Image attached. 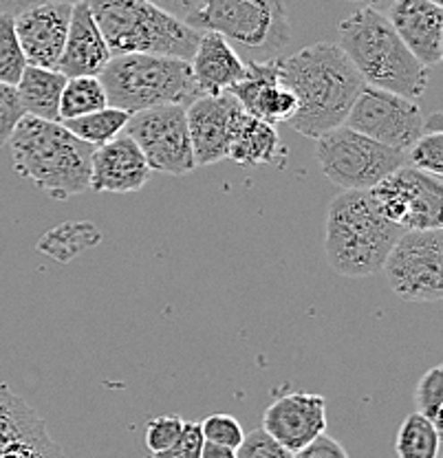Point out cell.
Segmentation results:
<instances>
[{"label": "cell", "mask_w": 443, "mask_h": 458, "mask_svg": "<svg viewBox=\"0 0 443 458\" xmlns=\"http://www.w3.org/2000/svg\"><path fill=\"white\" fill-rule=\"evenodd\" d=\"M404 229L388 221L369 190H342L327 212L325 251L336 274L366 278L382 271Z\"/></svg>", "instance_id": "cell-4"}, {"label": "cell", "mask_w": 443, "mask_h": 458, "mask_svg": "<svg viewBox=\"0 0 443 458\" xmlns=\"http://www.w3.org/2000/svg\"><path fill=\"white\" fill-rule=\"evenodd\" d=\"M203 443L206 438H203L201 426L197 421H183L179 438L168 450L161 452L159 458H201Z\"/></svg>", "instance_id": "cell-36"}, {"label": "cell", "mask_w": 443, "mask_h": 458, "mask_svg": "<svg viewBox=\"0 0 443 458\" xmlns=\"http://www.w3.org/2000/svg\"><path fill=\"white\" fill-rule=\"evenodd\" d=\"M150 3L159 4L161 9L175 13V16L181 18V21H188L190 13L194 12V7H197L199 0H150Z\"/></svg>", "instance_id": "cell-38"}, {"label": "cell", "mask_w": 443, "mask_h": 458, "mask_svg": "<svg viewBox=\"0 0 443 458\" xmlns=\"http://www.w3.org/2000/svg\"><path fill=\"white\" fill-rule=\"evenodd\" d=\"M439 443L441 429L430 419L414 412L404 419L397 432V441H395V450L399 458H437Z\"/></svg>", "instance_id": "cell-26"}, {"label": "cell", "mask_w": 443, "mask_h": 458, "mask_svg": "<svg viewBox=\"0 0 443 458\" xmlns=\"http://www.w3.org/2000/svg\"><path fill=\"white\" fill-rule=\"evenodd\" d=\"M111 55L157 54L192 60L201 31L150 0H87Z\"/></svg>", "instance_id": "cell-5"}, {"label": "cell", "mask_w": 443, "mask_h": 458, "mask_svg": "<svg viewBox=\"0 0 443 458\" xmlns=\"http://www.w3.org/2000/svg\"><path fill=\"white\" fill-rule=\"evenodd\" d=\"M379 212L399 229H439L443 216L441 176L399 165L369 190Z\"/></svg>", "instance_id": "cell-10"}, {"label": "cell", "mask_w": 443, "mask_h": 458, "mask_svg": "<svg viewBox=\"0 0 443 458\" xmlns=\"http://www.w3.org/2000/svg\"><path fill=\"white\" fill-rule=\"evenodd\" d=\"M245 108L232 93L199 95L185 106L190 141L197 168L227 159L232 135Z\"/></svg>", "instance_id": "cell-13"}, {"label": "cell", "mask_w": 443, "mask_h": 458, "mask_svg": "<svg viewBox=\"0 0 443 458\" xmlns=\"http://www.w3.org/2000/svg\"><path fill=\"white\" fill-rule=\"evenodd\" d=\"M316 159L322 174L340 190H371L406 164L402 150L371 140L345 123L318 137Z\"/></svg>", "instance_id": "cell-8"}, {"label": "cell", "mask_w": 443, "mask_h": 458, "mask_svg": "<svg viewBox=\"0 0 443 458\" xmlns=\"http://www.w3.org/2000/svg\"><path fill=\"white\" fill-rule=\"evenodd\" d=\"M263 429L289 452L327 432V399L313 393H289L271 401L263 414Z\"/></svg>", "instance_id": "cell-16"}, {"label": "cell", "mask_w": 443, "mask_h": 458, "mask_svg": "<svg viewBox=\"0 0 443 458\" xmlns=\"http://www.w3.org/2000/svg\"><path fill=\"white\" fill-rule=\"evenodd\" d=\"M150 176L152 170L144 152L126 132H122L115 140L93 150L89 190L106 194H135L144 190Z\"/></svg>", "instance_id": "cell-17"}, {"label": "cell", "mask_w": 443, "mask_h": 458, "mask_svg": "<svg viewBox=\"0 0 443 458\" xmlns=\"http://www.w3.org/2000/svg\"><path fill=\"white\" fill-rule=\"evenodd\" d=\"M337 45L364 84L419 99L428 89V69L397 36L384 12L360 7L337 25Z\"/></svg>", "instance_id": "cell-3"}, {"label": "cell", "mask_w": 443, "mask_h": 458, "mask_svg": "<svg viewBox=\"0 0 443 458\" xmlns=\"http://www.w3.org/2000/svg\"><path fill=\"white\" fill-rule=\"evenodd\" d=\"M99 241H102V233H99L98 225L87 221H75L62 223V225L47 232L38 241L36 247L38 251H42V254H47L49 258H55L58 262H69L71 258L90 250Z\"/></svg>", "instance_id": "cell-23"}, {"label": "cell", "mask_w": 443, "mask_h": 458, "mask_svg": "<svg viewBox=\"0 0 443 458\" xmlns=\"http://www.w3.org/2000/svg\"><path fill=\"white\" fill-rule=\"evenodd\" d=\"M443 232L406 229L384 260V274L395 295L406 302H439L443 298Z\"/></svg>", "instance_id": "cell-9"}, {"label": "cell", "mask_w": 443, "mask_h": 458, "mask_svg": "<svg viewBox=\"0 0 443 458\" xmlns=\"http://www.w3.org/2000/svg\"><path fill=\"white\" fill-rule=\"evenodd\" d=\"M404 155L411 161L413 168L443 176V132L426 131Z\"/></svg>", "instance_id": "cell-30"}, {"label": "cell", "mask_w": 443, "mask_h": 458, "mask_svg": "<svg viewBox=\"0 0 443 458\" xmlns=\"http://www.w3.org/2000/svg\"><path fill=\"white\" fill-rule=\"evenodd\" d=\"M0 458H64L58 443L49 437L47 426L33 432L31 437L13 443L7 450L0 452Z\"/></svg>", "instance_id": "cell-31"}, {"label": "cell", "mask_w": 443, "mask_h": 458, "mask_svg": "<svg viewBox=\"0 0 443 458\" xmlns=\"http://www.w3.org/2000/svg\"><path fill=\"white\" fill-rule=\"evenodd\" d=\"M432 3H437V4H441V0H432Z\"/></svg>", "instance_id": "cell-42"}, {"label": "cell", "mask_w": 443, "mask_h": 458, "mask_svg": "<svg viewBox=\"0 0 443 458\" xmlns=\"http://www.w3.org/2000/svg\"><path fill=\"white\" fill-rule=\"evenodd\" d=\"M183 419L177 414H161L148 421L146 426V447L152 456H159L161 452L168 450L179 438Z\"/></svg>", "instance_id": "cell-32"}, {"label": "cell", "mask_w": 443, "mask_h": 458, "mask_svg": "<svg viewBox=\"0 0 443 458\" xmlns=\"http://www.w3.org/2000/svg\"><path fill=\"white\" fill-rule=\"evenodd\" d=\"M294 458H351L349 452L342 447L340 441H336L328 434H320L318 438H313L309 445H304L302 450L294 452Z\"/></svg>", "instance_id": "cell-37"}, {"label": "cell", "mask_w": 443, "mask_h": 458, "mask_svg": "<svg viewBox=\"0 0 443 458\" xmlns=\"http://www.w3.org/2000/svg\"><path fill=\"white\" fill-rule=\"evenodd\" d=\"M280 80L298 99L289 126L311 140L342 126L364 89V80L337 42H316L280 57Z\"/></svg>", "instance_id": "cell-1"}, {"label": "cell", "mask_w": 443, "mask_h": 458, "mask_svg": "<svg viewBox=\"0 0 443 458\" xmlns=\"http://www.w3.org/2000/svg\"><path fill=\"white\" fill-rule=\"evenodd\" d=\"M124 132L140 146L152 172L183 176L197 168L185 106L181 104L132 113Z\"/></svg>", "instance_id": "cell-11"}, {"label": "cell", "mask_w": 443, "mask_h": 458, "mask_svg": "<svg viewBox=\"0 0 443 458\" xmlns=\"http://www.w3.org/2000/svg\"><path fill=\"white\" fill-rule=\"evenodd\" d=\"M128 119H131V113L115 106H106L102 108V111L82 114V117L64 119L62 123H64L75 137H80L82 141L98 148L102 146V143L115 140L117 135H122Z\"/></svg>", "instance_id": "cell-27"}, {"label": "cell", "mask_w": 443, "mask_h": 458, "mask_svg": "<svg viewBox=\"0 0 443 458\" xmlns=\"http://www.w3.org/2000/svg\"><path fill=\"white\" fill-rule=\"evenodd\" d=\"M201 458H236V450L226 445H218V443H203Z\"/></svg>", "instance_id": "cell-40"}, {"label": "cell", "mask_w": 443, "mask_h": 458, "mask_svg": "<svg viewBox=\"0 0 443 458\" xmlns=\"http://www.w3.org/2000/svg\"><path fill=\"white\" fill-rule=\"evenodd\" d=\"M25 66L27 60L13 27V13L0 12V82L16 86Z\"/></svg>", "instance_id": "cell-28"}, {"label": "cell", "mask_w": 443, "mask_h": 458, "mask_svg": "<svg viewBox=\"0 0 443 458\" xmlns=\"http://www.w3.org/2000/svg\"><path fill=\"white\" fill-rule=\"evenodd\" d=\"M190 66L201 95L226 93L245 75V62L217 31H201Z\"/></svg>", "instance_id": "cell-20"}, {"label": "cell", "mask_w": 443, "mask_h": 458, "mask_svg": "<svg viewBox=\"0 0 443 458\" xmlns=\"http://www.w3.org/2000/svg\"><path fill=\"white\" fill-rule=\"evenodd\" d=\"M108 106L106 90L98 75H75L66 78L60 98V122L82 117Z\"/></svg>", "instance_id": "cell-25"}, {"label": "cell", "mask_w": 443, "mask_h": 458, "mask_svg": "<svg viewBox=\"0 0 443 458\" xmlns=\"http://www.w3.org/2000/svg\"><path fill=\"white\" fill-rule=\"evenodd\" d=\"M25 114L16 86L0 82V148L7 146L9 137Z\"/></svg>", "instance_id": "cell-35"}, {"label": "cell", "mask_w": 443, "mask_h": 458, "mask_svg": "<svg viewBox=\"0 0 443 458\" xmlns=\"http://www.w3.org/2000/svg\"><path fill=\"white\" fill-rule=\"evenodd\" d=\"M150 458H159V456H150Z\"/></svg>", "instance_id": "cell-43"}, {"label": "cell", "mask_w": 443, "mask_h": 458, "mask_svg": "<svg viewBox=\"0 0 443 458\" xmlns=\"http://www.w3.org/2000/svg\"><path fill=\"white\" fill-rule=\"evenodd\" d=\"M75 3H40L13 13L18 42L27 64L58 69Z\"/></svg>", "instance_id": "cell-14"}, {"label": "cell", "mask_w": 443, "mask_h": 458, "mask_svg": "<svg viewBox=\"0 0 443 458\" xmlns=\"http://www.w3.org/2000/svg\"><path fill=\"white\" fill-rule=\"evenodd\" d=\"M40 3H78V0H0V12H21V9L31 7Z\"/></svg>", "instance_id": "cell-39"}, {"label": "cell", "mask_w": 443, "mask_h": 458, "mask_svg": "<svg viewBox=\"0 0 443 458\" xmlns=\"http://www.w3.org/2000/svg\"><path fill=\"white\" fill-rule=\"evenodd\" d=\"M190 27L217 31L238 55L269 60L292 42L287 7L283 0H199Z\"/></svg>", "instance_id": "cell-7"}, {"label": "cell", "mask_w": 443, "mask_h": 458, "mask_svg": "<svg viewBox=\"0 0 443 458\" xmlns=\"http://www.w3.org/2000/svg\"><path fill=\"white\" fill-rule=\"evenodd\" d=\"M386 18L426 69L439 64L443 57L441 4L432 0H393L386 7Z\"/></svg>", "instance_id": "cell-18"}, {"label": "cell", "mask_w": 443, "mask_h": 458, "mask_svg": "<svg viewBox=\"0 0 443 458\" xmlns=\"http://www.w3.org/2000/svg\"><path fill=\"white\" fill-rule=\"evenodd\" d=\"M199 426H201L203 438H206V441L232 447V450H236V447L241 445L243 437H245L243 426L238 423L236 417H232V414H209L206 421H201Z\"/></svg>", "instance_id": "cell-33"}, {"label": "cell", "mask_w": 443, "mask_h": 458, "mask_svg": "<svg viewBox=\"0 0 443 458\" xmlns=\"http://www.w3.org/2000/svg\"><path fill=\"white\" fill-rule=\"evenodd\" d=\"M111 57V49L90 16L87 0H78L71 12L58 71L66 78H75V75H98L99 78Z\"/></svg>", "instance_id": "cell-19"}, {"label": "cell", "mask_w": 443, "mask_h": 458, "mask_svg": "<svg viewBox=\"0 0 443 458\" xmlns=\"http://www.w3.org/2000/svg\"><path fill=\"white\" fill-rule=\"evenodd\" d=\"M422 108L414 99L364 84L345 119V126L354 128L371 140L406 152L423 135Z\"/></svg>", "instance_id": "cell-12"}, {"label": "cell", "mask_w": 443, "mask_h": 458, "mask_svg": "<svg viewBox=\"0 0 443 458\" xmlns=\"http://www.w3.org/2000/svg\"><path fill=\"white\" fill-rule=\"evenodd\" d=\"M349 3L360 4V7L378 9V12H386V7H388V4L393 3V0H349Z\"/></svg>", "instance_id": "cell-41"}, {"label": "cell", "mask_w": 443, "mask_h": 458, "mask_svg": "<svg viewBox=\"0 0 443 458\" xmlns=\"http://www.w3.org/2000/svg\"><path fill=\"white\" fill-rule=\"evenodd\" d=\"M40 428H45V421L38 417L36 410L13 394L9 386L0 384V452L31 437Z\"/></svg>", "instance_id": "cell-24"}, {"label": "cell", "mask_w": 443, "mask_h": 458, "mask_svg": "<svg viewBox=\"0 0 443 458\" xmlns=\"http://www.w3.org/2000/svg\"><path fill=\"white\" fill-rule=\"evenodd\" d=\"M285 157H287V148L280 143L276 126L254 114L243 113L232 135L227 159L245 168H254V165H280Z\"/></svg>", "instance_id": "cell-21"}, {"label": "cell", "mask_w": 443, "mask_h": 458, "mask_svg": "<svg viewBox=\"0 0 443 458\" xmlns=\"http://www.w3.org/2000/svg\"><path fill=\"white\" fill-rule=\"evenodd\" d=\"M7 143L13 170L49 197L66 200L89 190L95 146L75 137L62 122L25 114Z\"/></svg>", "instance_id": "cell-2"}, {"label": "cell", "mask_w": 443, "mask_h": 458, "mask_svg": "<svg viewBox=\"0 0 443 458\" xmlns=\"http://www.w3.org/2000/svg\"><path fill=\"white\" fill-rule=\"evenodd\" d=\"M227 93L234 95L245 113L271 126L289 123L298 108L294 90L280 80V57L247 62L245 75Z\"/></svg>", "instance_id": "cell-15"}, {"label": "cell", "mask_w": 443, "mask_h": 458, "mask_svg": "<svg viewBox=\"0 0 443 458\" xmlns=\"http://www.w3.org/2000/svg\"><path fill=\"white\" fill-rule=\"evenodd\" d=\"M99 80L106 90L108 106L131 114L168 104L188 106L201 95L190 62L173 55H113L99 73Z\"/></svg>", "instance_id": "cell-6"}, {"label": "cell", "mask_w": 443, "mask_h": 458, "mask_svg": "<svg viewBox=\"0 0 443 458\" xmlns=\"http://www.w3.org/2000/svg\"><path fill=\"white\" fill-rule=\"evenodd\" d=\"M64 82L66 75H62L58 69L27 64L16 84L25 113L49 122H60V98Z\"/></svg>", "instance_id": "cell-22"}, {"label": "cell", "mask_w": 443, "mask_h": 458, "mask_svg": "<svg viewBox=\"0 0 443 458\" xmlns=\"http://www.w3.org/2000/svg\"><path fill=\"white\" fill-rule=\"evenodd\" d=\"M414 403H417V412L430 419L437 428L441 429L443 419V369L441 366H432L422 375L414 388Z\"/></svg>", "instance_id": "cell-29"}, {"label": "cell", "mask_w": 443, "mask_h": 458, "mask_svg": "<svg viewBox=\"0 0 443 458\" xmlns=\"http://www.w3.org/2000/svg\"><path fill=\"white\" fill-rule=\"evenodd\" d=\"M236 458H294V452L280 445L263 428L245 434L241 445L236 447Z\"/></svg>", "instance_id": "cell-34"}]
</instances>
